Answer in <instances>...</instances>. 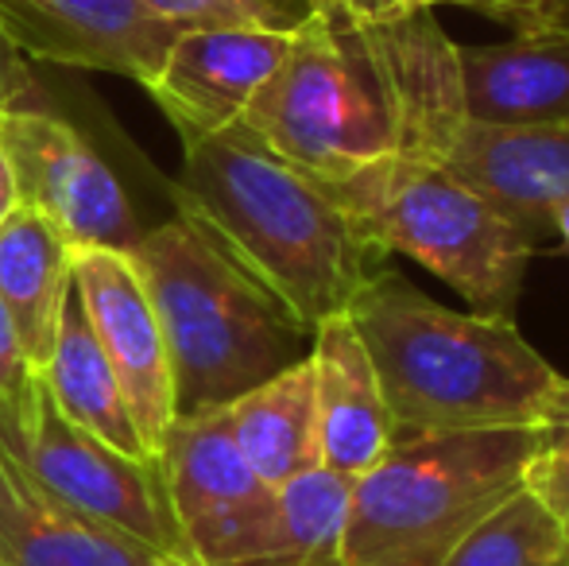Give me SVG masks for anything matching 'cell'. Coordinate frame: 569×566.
I'll list each match as a JSON object with an SVG mask.
<instances>
[{
    "label": "cell",
    "mask_w": 569,
    "mask_h": 566,
    "mask_svg": "<svg viewBox=\"0 0 569 566\" xmlns=\"http://www.w3.org/2000/svg\"><path fill=\"white\" fill-rule=\"evenodd\" d=\"M179 218L283 307L302 334L345 315L391 257L315 175L232 125L182 140L171 190Z\"/></svg>",
    "instance_id": "1"
},
{
    "label": "cell",
    "mask_w": 569,
    "mask_h": 566,
    "mask_svg": "<svg viewBox=\"0 0 569 566\" xmlns=\"http://www.w3.org/2000/svg\"><path fill=\"white\" fill-rule=\"evenodd\" d=\"M399 438L442 430H542L569 424V377L523 338L516 318L461 315L383 268L352 299Z\"/></svg>",
    "instance_id": "2"
},
{
    "label": "cell",
    "mask_w": 569,
    "mask_h": 566,
    "mask_svg": "<svg viewBox=\"0 0 569 566\" xmlns=\"http://www.w3.org/2000/svg\"><path fill=\"white\" fill-rule=\"evenodd\" d=\"M435 20V8L360 20L338 0H310L240 129L326 187L357 179L396 151L415 62Z\"/></svg>",
    "instance_id": "3"
},
{
    "label": "cell",
    "mask_w": 569,
    "mask_h": 566,
    "mask_svg": "<svg viewBox=\"0 0 569 566\" xmlns=\"http://www.w3.org/2000/svg\"><path fill=\"white\" fill-rule=\"evenodd\" d=\"M461 121L457 54L450 51L422 75L396 151L330 190L388 257H411L450 284L472 315L516 318L539 241L446 167V143Z\"/></svg>",
    "instance_id": "4"
},
{
    "label": "cell",
    "mask_w": 569,
    "mask_h": 566,
    "mask_svg": "<svg viewBox=\"0 0 569 566\" xmlns=\"http://www.w3.org/2000/svg\"><path fill=\"white\" fill-rule=\"evenodd\" d=\"M156 307L171 365L174 419L229 408L256 385L302 361V334L263 287L174 218L128 249Z\"/></svg>",
    "instance_id": "5"
},
{
    "label": "cell",
    "mask_w": 569,
    "mask_h": 566,
    "mask_svg": "<svg viewBox=\"0 0 569 566\" xmlns=\"http://www.w3.org/2000/svg\"><path fill=\"white\" fill-rule=\"evenodd\" d=\"M539 430H442L391 443L352 481L341 566H376L399 555L450 547L480 516L523 489Z\"/></svg>",
    "instance_id": "6"
},
{
    "label": "cell",
    "mask_w": 569,
    "mask_h": 566,
    "mask_svg": "<svg viewBox=\"0 0 569 566\" xmlns=\"http://www.w3.org/2000/svg\"><path fill=\"white\" fill-rule=\"evenodd\" d=\"M0 450L78 513L163 555L190 559L159 458H128L70 424L36 369L0 404Z\"/></svg>",
    "instance_id": "7"
},
{
    "label": "cell",
    "mask_w": 569,
    "mask_h": 566,
    "mask_svg": "<svg viewBox=\"0 0 569 566\" xmlns=\"http://www.w3.org/2000/svg\"><path fill=\"white\" fill-rule=\"evenodd\" d=\"M156 458L182 544L198 566L283 563L276 489L240 454L226 408L174 419Z\"/></svg>",
    "instance_id": "8"
},
{
    "label": "cell",
    "mask_w": 569,
    "mask_h": 566,
    "mask_svg": "<svg viewBox=\"0 0 569 566\" xmlns=\"http://www.w3.org/2000/svg\"><path fill=\"white\" fill-rule=\"evenodd\" d=\"M0 148L16 175V198L43 214L70 249L128 252L140 226L117 175L82 132L47 109L0 113Z\"/></svg>",
    "instance_id": "9"
},
{
    "label": "cell",
    "mask_w": 569,
    "mask_h": 566,
    "mask_svg": "<svg viewBox=\"0 0 569 566\" xmlns=\"http://www.w3.org/2000/svg\"><path fill=\"white\" fill-rule=\"evenodd\" d=\"M0 31L23 59L148 86L187 28H174L140 0H0Z\"/></svg>",
    "instance_id": "10"
},
{
    "label": "cell",
    "mask_w": 569,
    "mask_h": 566,
    "mask_svg": "<svg viewBox=\"0 0 569 566\" xmlns=\"http://www.w3.org/2000/svg\"><path fill=\"white\" fill-rule=\"evenodd\" d=\"M291 31L187 28L167 47L163 62L143 90L182 140L226 132L240 125L260 86L276 75Z\"/></svg>",
    "instance_id": "11"
},
{
    "label": "cell",
    "mask_w": 569,
    "mask_h": 566,
    "mask_svg": "<svg viewBox=\"0 0 569 566\" xmlns=\"http://www.w3.org/2000/svg\"><path fill=\"white\" fill-rule=\"evenodd\" d=\"M74 287L113 365L143 446L159 454L167 427L174 424V396L163 330H159L156 307L143 291L140 272L132 268L128 252L74 249Z\"/></svg>",
    "instance_id": "12"
},
{
    "label": "cell",
    "mask_w": 569,
    "mask_h": 566,
    "mask_svg": "<svg viewBox=\"0 0 569 566\" xmlns=\"http://www.w3.org/2000/svg\"><path fill=\"white\" fill-rule=\"evenodd\" d=\"M446 167L516 221L547 241L550 218L569 202V125L547 129H488L461 121L446 143Z\"/></svg>",
    "instance_id": "13"
},
{
    "label": "cell",
    "mask_w": 569,
    "mask_h": 566,
    "mask_svg": "<svg viewBox=\"0 0 569 566\" xmlns=\"http://www.w3.org/2000/svg\"><path fill=\"white\" fill-rule=\"evenodd\" d=\"M453 54L465 121L488 129L569 125V31L562 23L519 31L508 43H453Z\"/></svg>",
    "instance_id": "14"
},
{
    "label": "cell",
    "mask_w": 569,
    "mask_h": 566,
    "mask_svg": "<svg viewBox=\"0 0 569 566\" xmlns=\"http://www.w3.org/2000/svg\"><path fill=\"white\" fill-rule=\"evenodd\" d=\"M307 361L315 377L318 458L333 474L357 481L391 450L396 430L376 365L349 310L315 326Z\"/></svg>",
    "instance_id": "15"
},
{
    "label": "cell",
    "mask_w": 569,
    "mask_h": 566,
    "mask_svg": "<svg viewBox=\"0 0 569 566\" xmlns=\"http://www.w3.org/2000/svg\"><path fill=\"white\" fill-rule=\"evenodd\" d=\"M0 563L4 566H198L78 513L0 450Z\"/></svg>",
    "instance_id": "16"
},
{
    "label": "cell",
    "mask_w": 569,
    "mask_h": 566,
    "mask_svg": "<svg viewBox=\"0 0 569 566\" xmlns=\"http://www.w3.org/2000/svg\"><path fill=\"white\" fill-rule=\"evenodd\" d=\"M74 284V249L31 206L16 202L0 221V302L20 334L31 369H43Z\"/></svg>",
    "instance_id": "17"
},
{
    "label": "cell",
    "mask_w": 569,
    "mask_h": 566,
    "mask_svg": "<svg viewBox=\"0 0 569 566\" xmlns=\"http://www.w3.org/2000/svg\"><path fill=\"white\" fill-rule=\"evenodd\" d=\"M39 377H43L47 393L54 396V404L70 424L90 430L93 438L109 443L128 458H156L132 424L120 380L106 349H101L98 334H93L90 318H86L82 295H78L74 284L67 291V302H62L59 334H54L51 357L39 369Z\"/></svg>",
    "instance_id": "18"
},
{
    "label": "cell",
    "mask_w": 569,
    "mask_h": 566,
    "mask_svg": "<svg viewBox=\"0 0 569 566\" xmlns=\"http://www.w3.org/2000/svg\"><path fill=\"white\" fill-rule=\"evenodd\" d=\"M226 416L240 454L271 489L322 461L318 458L315 377H310L307 357L232 400Z\"/></svg>",
    "instance_id": "19"
},
{
    "label": "cell",
    "mask_w": 569,
    "mask_h": 566,
    "mask_svg": "<svg viewBox=\"0 0 569 566\" xmlns=\"http://www.w3.org/2000/svg\"><path fill=\"white\" fill-rule=\"evenodd\" d=\"M438 566H569V536L531 493L519 489L461 532Z\"/></svg>",
    "instance_id": "20"
},
{
    "label": "cell",
    "mask_w": 569,
    "mask_h": 566,
    "mask_svg": "<svg viewBox=\"0 0 569 566\" xmlns=\"http://www.w3.org/2000/svg\"><path fill=\"white\" fill-rule=\"evenodd\" d=\"M352 481L330 466H310L291 481L276 485L279 559L291 566L341 563V539L349 524Z\"/></svg>",
    "instance_id": "21"
},
{
    "label": "cell",
    "mask_w": 569,
    "mask_h": 566,
    "mask_svg": "<svg viewBox=\"0 0 569 566\" xmlns=\"http://www.w3.org/2000/svg\"><path fill=\"white\" fill-rule=\"evenodd\" d=\"M174 28H276L291 31L310 0H140Z\"/></svg>",
    "instance_id": "22"
},
{
    "label": "cell",
    "mask_w": 569,
    "mask_h": 566,
    "mask_svg": "<svg viewBox=\"0 0 569 566\" xmlns=\"http://www.w3.org/2000/svg\"><path fill=\"white\" fill-rule=\"evenodd\" d=\"M523 489L555 516V524L569 536V424L539 430V446L527 461Z\"/></svg>",
    "instance_id": "23"
},
{
    "label": "cell",
    "mask_w": 569,
    "mask_h": 566,
    "mask_svg": "<svg viewBox=\"0 0 569 566\" xmlns=\"http://www.w3.org/2000/svg\"><path fill=\"white\" fill-rule=\"evenodd\" d=\"M438 4L477 12L492 23H503V28H511L519 36V31H539V28H550V23H562L569 0H438Z\"/></svg>",
    "instance_id": "24"
},
{
    "label": "cell",
    "mask_w": 569,
    "mask_h": 566,
    "mask_svg": "<svg viewBox=\"0 0 569 566\" xmlns=\"http://www.w3.org/2000/svg\"><path fill=\"white\" fill-rule=\"evenodd\" d=\"M36 98H39V82L31 75L28 59L0 31V113H8V109H39Z\"/></svg>",
    "instance_id": "25"
},
{
    "label": "cell",
    "mask_w": 569,
    "mask_h": 566,
    "mask_svg": "<svg viewBox=\"0 0 569 566\" xmlns=\"http://www.w3.org/2000/svg\"><path fill=\"white\" fill-rule=\"evenodd\" d=\"M31 373L28 357H23L20 334H16L12 318H8L4 302H0V404L23 385V377Z\"/></svg>",
    "instance_id": "26"
},
{
    "label": "cell",
    "mask_w": 569,
    "mask_h": 566,
    "mask_svg": "<svg viewBox=\"0 0 569 566\" xmlns=\"http://www.w3.org/2000/svg\"><path fill=\"white\" fill-rule=\"evenodd\" d=\"M360 20H391V16L419 12V8H438V0H338Z\"/></svg>",
    "instance_id": "27"
},
{
    "label": "cell",
    "mask_w": 569,
    "mask_h": 566,
    "mask_svg": "<svg viewBox=\"0 0 569 566\" xmlns=\"http://www.w3.org/2000/svg\"><path fill=\"white\" fill-rule=\"evenodd\" d=\"M20 202L16 198V175H12V163H8V156H4V148H0V221L8 218V210Z\"/></svg>",
    "instance_id": "28"
},
{
    "label": "cell",
    "mask_w": 569,
    "mask_h": 566,
    "mask_svg": "<svg viewBox=\"0 0 569 566\" xmlns=\"http://www.w3.org/2000/svg\"><path fill=\"white\" fill-rule=\"evenodd\" d=\"M446 547H427V552H411V555H399L391 563H376V566H438Z\"/></svg>",
    "instance_id": "29"
},
{
    "label": "cell",
    "mask_w": 569,
    "mask_h": 566,
    "mask_svg": "<svg viewBox=\"0 0 569 566\" xmlns=\"http://www.w3.org/2000/svg\"><path fill=\"white\" fill-rule=\"evenodd\" d=\"M550 229H555V237L562 241V249L569 252V202H562L555 210V218H550Z\"/></svg>",
    "instance_id": "30"
},
{
    "label": "cell",
    "mask_w": 569,
    "mask_h": 566,
    "mask_svg": "<svg viewBox=\"0 0 569 566\" xmlns=\"http://www.w3.org/2000/svg\"><path fill=\"white\" fill-rule=\"evenodd\" d=\"M260 566H287V563H260ZM322 566H341V563H322Z\"/></svg>",
    "instance_id": "31"
},
{
    "label": "cell",
    "mask_w": 569,
    "mask_h": 566,
    "mask_svg": "<svg viewBox=\"0 0 569 566\" xmlns=\"http://www.w3.org/2000/svg\"><path fill=\"white\" fill-rule=\"evenodd\" d=\"M562 28L569 31V8H566V12H562Z\"/></svg>",
    "instance_id": "32"
},
{
    "label": "cell",
    "mask_w": 569,
    "mask_h": 566,
    "mask_svg": "<svg viewBox=\"0 0 569 566\" xmlns=\"http://www.w3.org/2000/svg\"><path fill=\"white\" fill-rule=\"evenodd\" d=\"M0 566H4V563H0Z\"/></svg>",
    "instance_id": "33"
}]
</instances>
